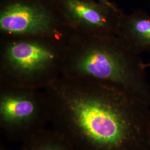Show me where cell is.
<instances>
[{"mask_svg": "<svg viewBox=\"0 0 150 150\" xmlns=\"http://www.w3.org/2000/svg\"><path fill=\"white\" fill-rule=\"evenodd\" d=\"M42 90L50 123L76 150H147L150 106L122 88L60 75Z\"/></svg>", "mask_w": 150, "mask_h": 150, "instance_id": "6da1fadb", "label": "cell"}, {"mask_svg": "<svg viewBox=\"0 0 150 150\" xmlns=\"http://www.w3.org/2000/svg\"><path fill=\"white\" fill-rule=\"evenodd\" d=\"M61 75L112 84L150 106V86L144 63L116 35L72 32L65 45Z\"/></svg>", "mask_w": 150, "mask_h": 150, "instance_id": "7a4b0ae2", "label": "cell"}, {"mask_svg": "<svg viewBox=\"0 0 150 150\" xmlns=\"http://www.w3.org/2000/svg\"><path fill=\"white\" fill-rule=\"evenodd\" d=\"M68 38L4 39L1 84L43 89L61 75Z\"/></svg>", "mask_w": 150, "mask_h": 150, "instance_id": "3957f363", "label": "cell"}, {"mask_svg": "<svg viewBox=\"0 0 150 150\" xmlns=\"http://www.w3.org/2000/svg\"><path fill=\"white\" fill-rule=\"evenodd\" d=\"M50 123L42 89L1 84L0 129L6 138L22 142Z\"/></svg>", "mask_w": 150, "mask_h": 150, "instance_id": "277c9868", "label": "cell"}, {"mask_svg": "<svg viewBox=\"0 0 150 150\" xmlns=\"http://www.w3.org/2000/svg\"><path fill=\"white\" fill-rule=\"evenodd\" d=\"M0 31L4 39H65L72 33L60 11L54 12L36 0H13L4 6L0 12Z\"/></svg>", "mask_w": 150, "mask_h": 150, "instance_id": "5b68a950", "label": "cell"}, {"mask_svg": "<svg viewBox=\"0 0 150 150\" xmlns=\"http://www.w3.org/2000/svg\"><path fill=\"white\" fill-rule=\"evenodd\" d=\"M59 10L74 33L117 35L122 12L112 4L92 0H59Z\"/></svg>", "mask_w": 150, "mask_h": 150, "instance_id": "8992f818", "label": "cell"}, {"mask_svg": "<svg viewBox=\"0 0 150 150\" xmlns=\"http://www.w3.org/2000/svg\"><path fill=\"white\" fill-rule=\"evenodd\" d=\"M116 35L133 53L150 52V15L141 10L122 13Z\"/></svg>", "mask_w": 150, "mask_h": 150, "instance_id": "52a82bcc", "label": "cell"}, {"mask_svg": "<svg viewBox=\"0 0 150 150\" xmlns=\"http://www.w3.org/2000/svg\"><path fill=\"white\" fill-rule=\"evenodd\" d=\"M23 150H76L54 129H43L22 142Z\"/></svg>", "mask_w": 150, "mask_h": 150, "instance_id": "ba28073f", "label": "cell"}, {"mask_svg": "<svg viewBox=\"0 0 150 150\" xmlns=\"http://www.w3.org/2000/svg\"><path fill=\"white\" fill-rule=\"evenodd\" d=\"M0 150H12V149H8V148H7V147H6L5 146H4V145H2V144H1V146H0ZM22 150V149H21V150Z\"/></svg>", "mask_w": 150, "mask_h": 150, "instance_id": "9c48e42d", "label": "cell"}, {"mask_svg": "<svg viewBox=\"0 0 150 150\" xmlns=\"http://www.w3.org/2000/svg\"><path fill=\"white\" fill-rule=\"evenodd\" d=\"M100 2L103 3V4H107V5H111L112 4L111 3H110L108 0H99Z\"/></svg>", "mask_w": 150, "mask_h": 150, "instance_id": "30bf717a", "label": "cell"}, {"mask_svg": "<svg viewBox=\"0 0 150 150\" xmlns=\"http://www.w3.org/2000/svg\"><path fill=\"white\" fill-rule=\"evenodd\" d=\"M150 67V62L148 64H144V67L146 69V68L147 67Z\"/></svg>", "mask_w": 150, "mask_h": 150, "instance_id": "8fae6325", "label": "cell"}, {"mask_svg": "<svg viewBox=\"0 0 150 150\" xmlns=\"http://www.w3.org/2000/svg\"><path fill=\"white\" fill-rule=\"evenodd\" d=\"M147 150H150V147L149 148V149H147Z\"/></svg>", "mask_w": 150, "mask_h": 150, "instance_id": "7c38bea8", "label": "cell"}]
</instances>
